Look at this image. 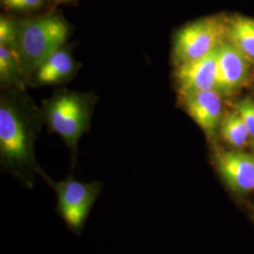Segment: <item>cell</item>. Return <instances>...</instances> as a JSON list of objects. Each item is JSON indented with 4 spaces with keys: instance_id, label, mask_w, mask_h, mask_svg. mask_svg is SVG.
Listing matches in <instances>:
<instances>
[{
    "instance_id": "cell-1",
    "label": "cell",
    "mask_w": 254,
    "mask_h": 254,
    "mask_svg": "<svg viewBox=\"0 0 254 254\" xmlns=\"http://www.w3.org/2000/svg\"><path fill=\"white\" fill-rule=\"evenodd\" d=\"M44 124L41 108L19 89L0 94V158L3 169L32 186L37 165L34 144Z\"/></svg>"
},
{
    "instance_id": "cell-2",
    "label": "cell",
    "mask_w": 254,
    "mask_h": 254,
    "mask_svg": "<svg viewBox=\"0 0 254 254\" xmlns=\"http://www.w3.org/2000/svg\"><path fill=\"white\" fill-rule=\"evenodd\" d=\"M71 34V24L58 9L17 16L14 54L27 87L37 68L66 45Z\"/></svg>"
},
{
    "instance_id": "cell-3",
    "label": "cell",
    "mask_w": 254,
    "mask_h": 254,
    "mask_svg": "<svg viewBox=\"0 0 254 254\" xmlns=\"http://www.w3.org/2000/svg\"><path fill=\"white\" fill-rule=\"evenodd\" d=\"M98 96L94 92L57 89L43 101L41 111L48 130L64 139L73 155L82 135L91 127Z\"/></svg>"
},
{
    "instance_id": "cell-4",
    "label": "cell",
    "mask_w": 254,
    "mask_h": 254,
    "mask_svg": "<svg viewBox=\"0 0 254 254\" xmlns=\"http://www.w3.org/2000/svg\"><path fill=\"white\" fill-rule=\"evenodd\" d=\"M226 41V18L207 16L197 19L179 28L173 42L175 65L201 59Z\"/></svg>"
},
{
    "instance_id": "cell-5",
    "label": "cell",
    "mask_w": 254,
    "mask_h": 254,
    "mask_svg": "<svg viewBox=\"0 0 254 254\" xmlns=\"http://www.w3.org/2000/svg\"><path fill=\"white\" fill-rule=\"evenodd\" d=\"M39 173L56 191L59 199L58 209L66 223L73 230H79L100 192V183H82L73 176L64 181L55 182L42 170Z\"/></svg>"
},
{
    "instance_id": "cell-6",
    "label": "cell",
    "mask_w": 254,
    "mask_h": 254,
    "mask_svg": "<svg viewBox=\"0 0 254 254\" xmlns=\"http://www.w3.org/2000/svg\"><path fill=\"white\" fill-rule=\"evenodd\" d=\"M218 48L212 53L176 66L175 79L180 96L195 92L217 91Z\"/></svg>"
},
{
    "instance_id": "cell-7",
    "label": "cell",
    "mask_w": 254,
    "mask_h": 254,
    "mask_svg": "<svg viewBox=\"0 0 254 254\" xmlns=\"http://www.w3.org/2000/svg\"><path fill=\"white\" fill-rule=\"evenodd\" d=\"M73 45H64L50 55L33 73L28 87L60 86L72 81L81 64L73 57Z\"/></svg>"
},
{
    "instance_id": "cell-8",
    "label": "cell",
    "mask_w": 254,
    "mask_h": 254,
    "mask_svg": "<svg viewBox=\"0 0 254 254\" xmlns=\"http://www.w3.org/2000/svg\"><path fill=\"white\" fill-rule=\"evenodd\" d=\"M249 61L236 47L224 41L218 47L217 91L231 94L238 90L249 74Z\"/></svg>"
},
{
    "instance_id": "cell-9",
    "label": "cell",
    "mask_w": 254,
    "mask_h": 254,
    "mask_svg": "<svg viewBox=\"0 0 254 254\" xmlns=\"http://www.w3.org/2000/svg\"><path fill=\"white\" fill-rule=\"evenodd\" d=\"M191 119L208 137L215 135L222 121V103L218 91L195 92L182 97Z\"/></svg>"
},
{
    "instance_id": "cell-10",
    "label": "cell",
    "mask_w": 254,
    "mask_h": 254,
    "mask_svg": "<svg viewBox=\"0 0 254 254\" xmlns=\"http://www.w3.org/2000/svg\"><path fill=\"white\" fill-rule=\"evenodd\" d=\"M218 171L228 186L237 193L254 190V156L240 152H220Z\"/></svg>"
},
{
    "instance_id": "cell-11",
    "label": "cell",
    "mask_w": 254,
    "mask_h": 254,
    "mask_svg": "<svg viewBox=\"0 0 254 254\" xmlns=\"http://www.w3.org/2000/svg\"><path fill=\"white\" fill-rule=\"evenodd\" d=\"M226 41L254 63V19L245 16L226 18Z\"/></svg>"
},
{
    "instance_id": "cell-12",
    "label": "cell",
    "mask_w": 254,
    "mask_h": 254,
    "mask_svg": "<svg viewBox=\"0 0 254 254\" xmlns=\"http://www.w3.org/2000/svg\"><path fill=\"white\" fill-rule=\"evenodd\" d=\"M0 87L1 90L19 89L27 91L17 58L13 51L0 46Z\"/></svg>"
},
{
    "instance_id": "cell-13",
    "label": "cell",
    "mask_w": 254,
    "mask_h": 254,
    "mask_svg": "<svg viewBox=\"0 0 254 254\" xmlns=\"http://www.w3.org/2000/svg\"><path fill=\"white\" fill-rule=\"evenodd\" d=\"M220 132L228 143L236 148L245 145L250 136L243 119L236 111L228 113L221 121Z\"/></svg>"
},
{
    "instance_id": "cell-14",
    "label": "cell",
    "mask_w": 254,
    "mask_h": 254,
    "mask_svg": "<svg viewBox=\"0 0 254 254\" xmlns=\"http://www.w3.org/2000/svg\"><path fill=\"white\" fill-rule=\"evenodd\" d=\"M0 5L7 13L26 16L47 10L49 0H0Z\"/></svg>"
},
{
    "instance_id": "cell-15",
    "label": "cell",
    "mask_w": 254,
    "mask_h": 254,
    "mask_svg": "<svg viewBox=\"0 0 254 254\" xmlns=\"http://www.w3.org/2000/svg\"><path fill=\"white\" fill-rule=\"evenodd\" d=\"M17 15L2 12L0 14V46L14 52L16 44Z\"/></svg>"
},
{
    "instance_id": "cell-16",
    "label": "cell",
    "mask_w": 254,
    "mask_h": 254,
    "mask_svg": "<svg viewBox=\"0 0 254 254\" xmlns=\"http://www.w3.org/2000/svg\"><path fill=\"white\" fill-rule=\"evenodd\" d=\"M235 108L248 127L250 136L254 137V101L250 98L241 99L236 102Z\"/></svg>"
},
{
    "instance_id": "cell-17",
    "label": "cell",
    "mask_w": 254,
    "mask_h": 254,
    "mask_svg": "<svg viewBox=\"0 0 254 254\" xmlns=\"http://www.w3.org/2000/svg\"><path fill=\"white\" fill-rule=\"evenodd\" d=\"M76 1H78V0H49V5H48L47 10L57 9V7L62 4H71V3H74Z\"/></svg>"
}]
</instances>
